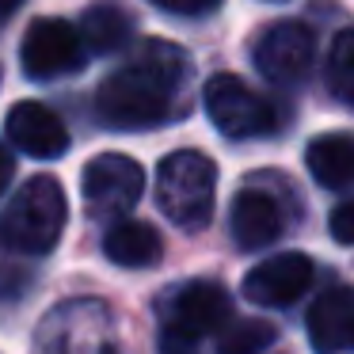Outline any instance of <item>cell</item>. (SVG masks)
Instances as JSON below:
<instances>
[{"mask_svg": "<svg viewBox=\"0 0 354 354\" xmlns=\"http://www.w3.org/2000/svg\"><path fill=\"white\" fill-rule=\"evenodd\" d=\"M133 35V19L126 16V8L103 0V4H92L84 12V24H80V39H84V50L92 54H115V50L126 46V39Z\"/></svg>", "mask_w": 354, "mask_h": 354, "instance_id": "15", "label": "cell"}, {"mask_svg": "<svg viewBox=\"0 0 354 354\" xmlns=\"http://www.w3.org/2000/svg\"><path fill=\"white\" fill-rule=\"evenodd\" d=\"M12 156H8V149L0 145V191H4V187H8V179H12Z\"/></svg>", "mask_w": 354, "mask_h": 354, "instance_id": "20", "label": "cell"}, {"mask_svg": "<svg viewBox=\"0 0 354 354\" xmlns=\"http://www.w3.org/2000/svg\"><path fill=\"white\" fill-rule=\"evenodd\" d=\"M206 100V115L225 138H259V133H270L278 126V107L267 100L263 92H255L252 84H244L232 73H221L206 84L202 92Z\"/></svg>", "mask_w": 354, "mask_h": 354, "instance_id": "5", "label": "cell"}, {"mask_svg": "<svg viewBox=\"0 0 354 354\" xmlns=\"http://www.w3.org/2000/svg\"><path fill=\"white\" fill-rule=\"evenodd\" d=\"M4 130H8L12 145L24 149L35 160H57V156H65V149H69V130H65V122L50 107H42V103H16V107L8 111Z\"/></svg>", "mask_w": 354, "mask_h": 354, "instance_id": "10", "label": "cell"}, {"mask_svg": "<svg viewBox=\"0 0 354 354\" xmlns=\"http://www.w3.org/2000/svg\"><path fill=\"white\" fill-rule=\"evenodd\" d=\"M274 343V324L267 320H240L217 343V354H263Z\"/></svg>", "mask_w": 354, "mask_h": 354, "instance_id": "17", "label": "cell"}, {"mask_svg": "<svg viewBox=\"0 0 354 354\" xmlns=\"http://www.w3.org/2000/svg\"><path fill=\"white\" fill-rule=\"evenodd\" d=\"M328 88L339 103L354 107V27L335 35L328 54Z\"/></svg>", "mask_w": 354, "mask_h": 354, "instance_id": "16", "label": "cell"}, {"mask_svg": "<svg viewBox=\"0 0 354 354\" xmlns=\"http://www.w3.org/2000/svg\"><path fill=\"white\" fill-rule=\"evenodd\" d=\"M103 255H107L111 263H118V267L141 270V267H153L164 255V240L149 221L122 217V221H115L107 229V236H103Z\"/></svg>", "mask_w": 354, "mask_h": 354, "instance_id": "13", "label": "cell"}, {"mask_svg": "<svg viewBox=\"0 0 354 354\" xmlns=\"http://www.w3.org/2000/svg\"><path fill=\"white\" fill-rule=\"evenodd\" d=\"M229 225H232V240H236L240 248H248V252L274 244L286 232L282 198H274V194L263 191V187H244V191L236 194V202H232Z\"/></svg>", "mask_w": 354, "mask_h": 354, "instance_id": "11", "label": "cell"}, {"mask_svg": "<svg viewBox=\"0 0 354 354\" xmlns=\"http://www.w3.org/2000/svg\"><path fill=\"white\" fill-rule=\"evenodd\" d=\"M164 354H191L202 335H214L229 324L232 297L221 282L194 278L164 297Z\"/></svg>", "mask_w": 354, "mask_h": 354, "instance_id": "4", "label": "cell"}, {"mask_svg": "<svg viewBox=\"0 0 354 354\" xmlns=\"http://www.w3.org/2000/svg\"><path fill=\"white\" fill-rule=\"evenodd\" d=\"M308 343L320 354H339L354 346V290L331 286L308 308Z\"/></svg>", "mask_w": 354, "mask_h": 354, "instance_id": "12", "label": "cell"}, {"mask_svg": "<svg viewBox=\"0 0 354 354\" xmlns=\"http://www.w3.org/2000/svg\"><path fill=\"white\" fill-rule=\"evenodd\" d=\"M313 259L301 252H282L274 259H263L259 267H252L244 274V297L255 301V305H267V308H278V305H293L301 293L313 286Z\"/></svg>", "mask_w": 354, "mask_h": 354, "instance_id": "9", "label": "cell"}, {"mask_svg": "<svg viewBox=\"0 0 354 354\" xmlns=\"http://www.w3.org/2000/svg\"><path fill=\"white\" fill-rule=\"evenodd\" d=\"M149 4L171 12V16H206V12H214L221 0H149Z\"/></svg>", "mask_w": 354, "mask_h": 354, "instance_id": "19", "label": "cell"}, {"mask_svg": "<svg viewBox=\"0 0 354 354\" xmlns=\"http://www.w3.org/2000/svg\"><path fill=\"white\" fill-rule=\"evenodd\" d=\"M24 73L35 80H54L65 73L84 69L88 50L77 27H69L65 19H35L24 35V50H19Z\"/></svg>", "mask_w": 354, "mask_h": 354, "instance_id": "7", "label": "cell"}, {"mask_svg": "<svg viewBox=\"0 0 354 354\" xmlns=\"http://www.w3.org/2000/svg\"><path fill=\"white\" fill-rule=\"evenodd\" d=\"M316 35L305 24H274L255 42V69L274 84H301L313 69Z\"/></svg>", "mask_w": 354, "mask_h": 354, "instance_id": "8", "label": "cell"}, {"mask_svg": "<svg viewBox=\"0 0 354 354\" xmlns=\"http://www.w3.org/2000/svg\"><path fill=\"white\" fill-rule=\"evenodd\" d=\"M191 57L176 42L149 39L95 92V115L111 130H153L168 122L179 95L191 84Z\"/></svg>", "mask_w": 354, "mask_h": 354, "instance_id": "1", "label": "cell"}, {"mask_svg": "<svg viewBox=\"0 0 354 354\" xmlns=\"http://www.w3.org/2000/svg\"><path fill=\"white\" fill-rule=\"evenodd\" d=\"M217 194V164L198 149L168 153L156 168V202L164 217L187 232H198L214 217Z\"/></svg>", "mask_w": 354, "mask_h": 354, "instance_id": "3", "label": "cell"}, {"mask_svg": "<svg viewBox=\"0 0 354 354\" xmlns=\"http://www.w3.org/2000/svg\"><path fill=\"white\" fill-rule=\"evenodd\" d=\"M65 221H69V202L62 183L50 176H35L0 214V240L19 255H46L57 248Z\"/></svg>", "mask_w": 354, "mask_h": 354, "instance_id": "2", "label": "cell"}, {"mask_svg": "<svg viewBox=\"0 0 354 354\" xmlns=\"http://www.w3.org/2000/svg\"><path fill=\"white\" fill-rule=\"evenodd\" d=\"M305 164L316 183L328 187V191L354 187V138L351 133H320L308 145Z\"/></svg>", "mask_w": 354, "mask_h": 354, "instance_id": "14", "label": "cell"}, {"mask_svg": "<svg viewBox=\"0 0 354 354\" xmlns=\"http://www.w3.org/2000/svg\"><path fill=\"white\" fill-rule=\"evenodd\" d=\"M19 4H24V0H0V19H8L12 12L19 8Z\"/></svg>", "mask_w": 354, "mask_h": 354, "instance_id": "21", "label": "cell"}, {"mask_svg": "<svg viewBox=\"0 0 354 354\" xmlns=\"http://www.w3.org/2000/svg\"><path fill=\"white\" fill-rule=\"evenodd\" d=\"M328 229H331V236H335V244H354V198L331 209Z\"/></svg>", "mask_w": 354, "mask_h": 354, "instance_id": "18", "label": "cell"}, {"mask_svg": "<svg viewBox=\"0 0 354 354\" xmlns=\"http://www.w3.org/2000/svg\"><path fill=\"white\" fill-rule=\"evenodd\" d=\"M80 191H84L88 217H95V221H122L138 206L141 191H145V168L133 156L100 153L95 160H88L84 176H80Z\"/></svg>", "mask_w": 354, "mask_h": 354, "instance_id": "6", "label": "cell"}]
</instances>
